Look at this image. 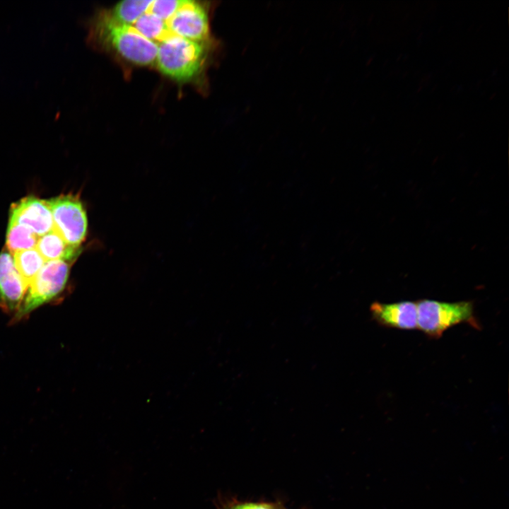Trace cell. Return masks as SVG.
<instances>
[{"label":"cell","instance_id":"8fae6325","mask_svg":"<svg viewBox=\"0 0 509 509\" xmlns=\"http://www.w3.org/2000/svg\"><path fill=\"white\" fill-rule=\"evenodd\" d=\"M151 2V0L122 1L107 15L117 23L133 25L142 15L148 11Z\"/></svg>","mask_w":509,"mask_h":509},{"label":"cell","instance_id":"3957f363","mask_svg":"<svg viewBox=\"0 0 509 509\" xmlns=\"http://www.w3.org/2000/svg\"><path fill=\"white\" fill-rule=\"evenodd\" d=\"M69 265L66 261L45 262L29 284L18 311L11 317V324L28 317L37 308L59 299L66 288Z\"/></svg>","mask_w":509,"mask_h":509},{"label":"cell","instance_id":"9c48e42d","mask_svg":"<svg viewBox=\"0 0 509 509\" xmlns=\"http://www.w3.org/2000/svg\"><path fill=\"white\" fill-rule=\"evenodd\" d=\"M373 319L380 326L404 330L417 329V307L413 301L392 303L374 302L370 308Z\"/></svg>","mask_w":509,"mask_h":509},{"label":"cell","instance_id":"5bb4252c","mask_svg":"<svg viewBox=\"0 0 509 509\" xmlns=\"http://www.w3.org/2000/svg\"><path fill=\"white\" fill-rule=\"evenodd\" d=\"M131 26L141 35L154 42H160L171 34L167 23L149 11L142 15Z\"/></svg>","mask_w":509,"mask_h":509},{"label":"cell","instance_id":"9a60e30c","mask_svg":"<svg viewBox=\"0 0 509 509\" xmlns=\"http://www.w3.org/2000/svg\"><path fill=\"white\" fill-rule=\"evenodd\" d=\"M184 0H154L148 11L167 22L179 9Z\"/></svg>","mask_w":509,"mask_h":509},{"label":"cell","instance_id":"4fadbf2b","mask_svg":"<svg viewBox=\"0 0 509 509\" xmlns=\"http://www.w3.org/2000/svg\"><path fill=\"white\" fill-rule=\"evenodd\" d=\"M39 238L28 228L9 222L6 234L8 251L13 255L18 252L35 248Z\"/></svg>","mask_w":509,"mask_h":509},{"label":"cell","instance_id":"6da1fadb","mask_svg":"<svg viewBox=\"0 0 509 509\" xmlns=\"http://www.w3.org/2000/svg\"><path fill=\"white\" fill-rule=\"evenodd\" d=\"M205 58L202 42L170 34L158 43L156 62L163 74L187 81L199 73Z\"/></svg>","mask_w":509,"mask_h":509},{"label":"cell","instance_id":"7c38bea8","mask_svg":"<svg viewBox=\"0 0 509 509\" xmlns=\"http://www.w3.org/2000/svg\"><path fill=\"white\" fill-rule=\"evenodd\" d=\"M13 258L16 268L28 288L45 261L35 248L16 252L13 255Z\"/></svg>","mask_w":509,"mask_h":509},{"label":"cell","instance_id":"5b68a950","mask_svg":"<svg viewBox=\"0 0 509 509\" xmlns=\"http://www.w3.org/2000/svg\"><path fill=\"white\" fill-rule=\"evenodd\" d=\"M47 201L52 215V229L66 243L80 248L86 240L88 218L78 195L61 194Z\"/></svg>","mask_w":509,"mask_h":509},{"label":"cell","instance_id":"8992f818","mask_svg":"<svg viewBox=\"0 0 509 509\" xmlns=\"http://www.w3.org/2000/svg\"><path fill=\"white\" fill-rule=\"evenodd\" d=\"M171 34L203 42L209 38V20L205 7L194 1L184 0L166 22Z\"/></svg>","mask_w":509,"mask_h":509},{"label":"cell","instance_id":"ba28073f","mask_svg":"<svg viewBox=\"0 0 509 509\" xmlns=\"http://www.w3.org/2000/svg\"><path fill=\"white\" fill-rule=\"evenodd\" d=\"M9 222L23 225L40 237L53 228L47 201L35 197H24L11 206Z\"/></svg>","mask_w":509,"mask_h":509},{"label":"cell","instance_id":"2e32d148","mask_svg":"<svg viewBox=\"0 0 509 509\" xmlns=\"http://www.w3.org/2000/svg\"><path fill=\"white\" fill-rule=\"evenodd\" d=\"M229 509H273L272 507L267 504L263 503H245L236 505Z\"/></svg>","mask_w":509,"mask_h":509},{"label":"cell","instance_id":"7a4b0ae2","mask_svg":"<svg viewBox=\"0 0 509 509\" xmlns=\"http://www.w3.org/2000/svg\"><path fill=\"white\" fill-rule=\"evenodd\" d=\"M416 303L417 329L430 338L439 339L445 331L462 323L475 329L481 328L474 315L472 301L449 303L421 299Z\"/></svg>","mask_w":509,"mask_h":509},{"label":"cell","instance_id":"52a82bcc","mask_svg":"<svg viewBox=\"0 0 509 509\" xmlns=\"http://www.w3.org/2000/svg\"><path fill=\"white\" fill-rule=\"evenodd\" d=\"M28 286L14 264L8 250L0 253V308L11 317L18 311Z\"/></svg>","mask_w":509,"mask_h":509},{"label":"cell","instance_id":"30bf717a","mask_svg":"<svg viewBox=\"0 0 509 509\" xmlns=\"http://www.w3.org/2000/svg\"><path fill=\"white\" fill-rule=\"evenodd\" d=\"M35 249L45 262H67L73 260L80 253V248L66 243L54 229L38 238Z\"/></svg>","mask_w":509,"mask_h":509},{"label":"cell","instance_id":"277c9868","mask_svg":"<svg viewBox=\"0 0 509 509\" xmlns=\"http://www.w3.org/2000/svg\"><path fill=\"white\" fill-rule=\"evenodd\" d=\"M99 33L117 53L138 65L156 62L158 44L141 35L133 26L117 23L107 14L98 22Z\"/></svg>","mask_w":509,"mask_h":509}]
</instances>
